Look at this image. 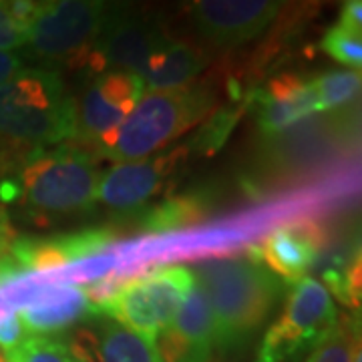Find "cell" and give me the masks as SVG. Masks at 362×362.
<instances>
[{
  "label": "cell",
  "instance_id": "obj_1",
  "mask_svg": "<svg viewBox=\"0 0 362 362\" xmlns=\"http://www.w3.org/2000/svg\"><path fill=\"white\" fill-rule=\"evenodd\" d=\"M77 135V105L51 69H23L0 85V181Z\"/></svg>",
  "mask_w": 362,
  "mask_h": 362
},
{
  "label": "cell",
  "instance_id": "obj_2",
  "mask_svg": "<svg viewBox=\"0 0 362 362\" xmlns=\"http://www.w3.org/2000/svg\"><path fill=\"white\" fill-rule=\"evenodd\" d=\"M97 153L65 141L33 157L13 177L14 202L40 228L93 214L101 181Z\"/></svg>",
  "mask_w": 362,
  "mask_h": 362
},
{
  "label": "cell",
  "instance_id": "obj_3",
  "mask_svg": "<svg viewBox=\"0 0 362 362\" xmlns=\"http://www.w3.org/2000/svg\"><path fill=\"white\" fill-rule=\"evenodd\" d=\"M216 322L220 350L244 346L284 294V282L254 258H207L194 268Z\"/></svg>",
  "mask_w": 362,
  "mask_h": 362
},
{
  "label": "cell",
  "instance_id": "obj_4",
  "mask_svg": "<svg viewBox=\"0 0 362 362\" xmlns=\"http://www.w3.org/2000/svg\"><path fill=\"white\" fill-rule=\"evenodd\" d=\"M216 107L218 89L209 78L189 83L181 89L143 93L99 156L109 157L115 163L156 156V151L202 123Z\"/></svg>",
  "mask_w": 362,
  "mask_h": 362
},
{
  "label": "cell",
  "instance_id": "obj_5",
  "mask_svg": "<svg viewBox=\"0 0 362 362\" xmlns=\"http://www.w3.org/2000/svg\"><path fill=\"white\" fill-rule=\"evenodd\" d=\"M109 4L95 0L39 2L37 14L26 26V51L42 69L66 66L78 71L85 65L101 33Z\"/></svg>",
  "mask_w": 362,
  "mask_h": 362
},
{
  "label": "cell",
  "instance_id": "obj_6",
  "mask_svg": "<svg viewBox=\"0 0 362 362\" xmlns=\"http://www.w3.org/2000/svg\"><path fill=\"white\" fill-rule=\"evenodd\" d=\"M332 294L316 278L292 284L286 308L262 340L256 362H300L337 324Z\"/></svg>",
  "mask_w": 362,
  "mask_h": 362
},
{
  "label": "cell",
  "instance_id": "obj_7",
  "mask_svg": "<svg viewBox=\"0 0 362 362\" xmlns=\"http://www.w3.org/2000/svg\"><path fill=\"white\" fill-rule=\"evenodd\" d=\"M171 35L165 25L125 4H109L101 33L81 73L97 77L107 71H123L141 78L149 59Z\"/></svg>",
  "mask_w": 362,
  "mask_h": 362
},
{
  "label": "cell",
  "instance_id": "obj_8",
  "mask_svg": "<svg viewBox=\"0 0 362 362\" xmlns=\"http://www.w3.org/2000/svg\"><path fill=\"white\" fill-rule=\"evenodd\" d=\"M195 284V274L187 266H165L125 280L107 308V316L143 337L156 340L173 322L175 314Z\"/></svg>",
  "mask_w": 362,
  "mask_h": 362
},
{
  "label": "cell",
  "instance_id": "obj_9",
  "mask_svg": "<svg viewBox=\"0 0 362 362\" xmlns=\"http://www.w3.org/2000/svg\"><path fill=\"white\" fill-rule=\"evenodd\" d=\"M354 137V109L346 107L314 115L298 123L290 131L262 139L264 173L268 180H288L294 173H304V168L334 156Z\"/></svg>",
  "mask_w": 362,
  "mask_h": 362
},
{
  "label": "cell",
  "instance_id": "obj_10",
  "mask_svg": "<svg viewBox=\"0 0 362 362\" xmlns=\"http://www.w3.org/2000/svg\"><path fill=\"white\" fill-rule=\"evenodd\" d=\"M143 93L141 78L123 71H107L90 78V85L77 105V135L73 141L89 147L99 156Z\"/></svg>",
  "mask_w": 362,
  "mask_h": 362
},
{
  "label": "cell",
  "instance_id": "obj_11",
  "mask_svg": "<svg viewBox=\"0 0 362 362\" xmlns=\"http://www.w3.org/2000/svg\"><path fill=\"white\" fill-rule=\"evenodd\" d=\"M187 156V147L181 145L161 156L117 163L101 175L97 202L119 218L141 216L145 206L163 189L169 177L183 168Z\"/></svg>",
  "mask_w": 362,
  "mask_h": 362
},
{
  "label": "cell",
  "instance_id": "obj_12",
  "mask_svg": "<svg viewBox=\"0 0 362 362\" xmlns=\"http://www.w3.org/2000/svg\"><path fill=\"white\" fill-rule=\"evenodd\" d=\"M282 6L284 2L272 0H195L187 4L185 13L207 42L235 49L264 35Z\"/></svg>",
  "mask_w": 362,
  "mask_h": 362
},
{
  "label": "cell",
  "instance_id": "obj_13",
  "mask_svg": "<svg viewBox=\"0 0 362 362\" xmlns=\"http://www.w3.org/2000/svg\"><path fill=\"white\" fill-rule=\"evenodd\" d=\"M246 107L256 111V125L262 139L280 135L310 117L320 115L310 81L294 73H282L270 78L266 87L252 89Z\"/></svg>",
  "mask_w": 362,
  "mask_h": 362
},
{
  "label": "cell",
  "instance_id": "obj_14",
  "mask_svg": "<svg viewBox=\"0 0 362 362\" xmlns=\"http://www.w3.org/2000/svg\"><path fill=\"white\" fill-rule=\"evenodd\" d=\"M328 246V233L318 221L286 223L264 240L258 250H250V256L264 264L282 282H298L320 259Z\"/></svg>",
  "mask_w": 362,
  "mask_h": 362
},
{
  "label": "cell",
  "instance_id": "obj_15",
  "mask_svg": "<svg viewBox=\"0 0 362 362\" xmlns=\"http://www.w3.org/2000/svg\"><path fill=\"white\" fill-rule=\"evenodd\" d=\"M73 349L83 362H161L156 340L119 322H101L95 330H81Z\"/></svg>",
  "mask_w": 362,
  "mask_h": 362
},
{
  "label": "cell",
  "instance_id": "obj_16",
  "mask_svg": "<svg viewBox=\"0 0 362 362\" xmlns=\"http://www.w3.org/2000/svg\"><path fill=\"white\" fill-rule=\"evenodd\" d=\"M209 63L207 52L189 40L169 39L149 59L143 73V87L151 90H173L189 85Z\"/></svg>",
  "mask_w": 362,
  "mask_h": 362
},
{
  "label": "cell",
  "instance_id": "obj_17",
  "mask_svg": "<svg viewBox=\"0 0 362 362\" xmlns=\"http://www.w3.org/2000/svg\"><path fill=\"white\" fill-rule=\"evenodd\" d=\"M85 312H89V306L83 290L77 286H66L39 296L18 312V316L25 330L45 337L69 328L85 316Z\"/></svg>",
  "mask_w": 362,
  "mask_h": 362
},
{
  "label": "cell",
  "instance_id": "obj_18",
  "mask_svg": "<svg viewBox=\"0 0 362 362\" xmlns=\"http://www.w3.org/2000/svg\"><path fill=\"white\" fill-rule=\"evenodd\" d=\"M211 206H214V197L204 189L187 192L177 197H169L159 206L151 207L149 211H143L139 216L141 228L145 232L151 233L181 230V228H187L197 221L206 220Z\"/></svg>",
  "mask_w": 362,
  "mask_h": 362
},
{
  "label": "cell",
  "instance_id": "obj_19",
  "mask_svg": "<svg viewBox=\"0 0 362 362\" xmlns=\"http://www.w3.org/2000/svg\"><path fill=\"white\" fill-rule=\"evenodd\" d=\"M169 328L197 349H214V338H216L214 312H211L204 288L197 284V280L183 300L180 312L175 314Z\"/></svg>",
  "mask_w": 362,
  "mask_h": 362
},
{
  "label": "cell",
  "instance_id": "obj_20",
  "mask_svg": "<svg viewBox=\"0 0 362 362\" xmlns=\"http://www.w3.org/2000/svg\"><path fill=\"white\" fill-rule=\"evenodd\" d=\"M314 95L318 99L320 113L340 111L352 107L361 93V73L358 71H328L310 78Z\"/></svg>",
  "mask_w": 362,
  "mask_h": 362
},
{
  "label": "cell",
  "instance_id": "obj_21",
  "mask_svg": "<svg viewBox=\"0 0 362 362\" xmlns=\"http://www.w3.org/2000/svg\"><path fill=\"white\" fill-rule=\"evenodd\" d=\"M358 326L352 318H340L326 332L322 340L312 349L306 362H352L356 350H361Z\"/></svg>",
  "mask_w": 362,
  "mask_h": 362
},
{
  "label": "cell",
  "instance_id": "obj_22",
  "mask_svg": "<svg viewBox=\"0 0 362 362\" xmlns=\"http://www.w3.org/2000/svg\"><path fill=\"white\" fill-rule=\"evenodd\" d=\"M6 362H83L73 346L65 340L51 337L23 338L13 350L6 352Z\"/></svg>",
  "mask_w": 362,
  "mask_h": 362
},
{
  "label": "cell",
  "instance_id": "obj_23",
  "mask_svg": "<svg viewBox=\"0 0 362 362\" xmlns=\"http://www.w3.org/2000/svg\"><path fill=\"white\" fill-rule=\"evenodd\" d=\"M244 107H235V109H220L216 115L211 117L207 121L206 125L202 129L195 133V137L192 141L187 143V151H195V153H204V156H211L220 149L221 145L226 143L228 135L232 133V129L235 127L238 119L242 115Z\"/></svg>",
  "mask_w": 362,
  "mask_h": 362
},
{
  "label": "cell",
  "instance_id": "obj_24",
  "mask_svg": "<svg viewBox=\"0 0 362 362\" xmlns=\"http://www.w3.org/2000/svg\"><path fill=\"white\" fill-rule=\"evenodd\" d=\"M320 49L334 61L346 65L350 71H361L362 65V37L344 26L337 25L326 30L320 40Z\"/></svg>",
  "mask_w": 362,
  "mask_h": 362
},
{
  "label": "cell",
  "instance_id": "obj_25",
  "mask_svg": "<svg viewBox=\"0 0 362 362\" xmlns=\"http://www.w3.org/2000/svg\"><path fill=\"white\" fill-rule=\"evenodd\" d=\"M115 238L117 233L113 228H89V230H81V232L57 235V242L65 252L66 259L75 262V259L87 258V256H93L107 246H111L115 242Z\"/></svg>",
  "mask_w": 362,
  "mask_h": 362
},
{
  "label": "cell",
  "instance_id": "obj_26",
  "mask_svg": "<svg viewBox=\"0 0 362 362\" xmlns=\"http://www.w3.org/2000/svg\"><path fill=\"white\" fill-rule=\"evenodd\" d=\"M125 284V280H121L115 274H109L105 278H99V280H93L89 284H85L81 290L87 298V306H89V312H95V314H105L107 308L111 306V302L115 300V296L119 294L121 286Z\"/></svg>",
  "mask_w": 362,
  "mask_h": 362
},
{
  "label": "cell",
  "instance_id": "obj_27",
  "mask_svg": "<svg viewBox=\"0 0 362 362\" xmlns=\"http://www.w3.org/2000/svg\"><path fill=\"white\" fill-rule=\"evenodd\" d=\"M26 45V26L14 18L8 2H0V51L14 52Z\"/></svg>",
  "mask_w": 362,
  "mask_h": 362
},
{
  "label": "cell",
  "instance_id": "obj_28",
  "mask_svg": "<svg viewBox=\"0 0 362 362\" xmlns=\"http://www.w3.org/2000/svg\"><path fill=\"white\" fill-rule=\"evenodd\" d=\"M23 338H25V328H23L18 312H4V314H0V346L8 352Z\"/></svg>",
  "mask_w": 362,
  "mask_h": 362
},
{
  "label": "cell",
  "instance_id": "obj_29",
  "mask_svg": "<svg viewBox=\"0 0 362 362\" xmlns=\"http://www.w3.org/2000/svg\"><path fill=\"white\" fill-rule=\"evenodd\" d=\"M361 8H362L361 0H349V2L344 4L342 13H340V21H338V25L344 26V28H349V30H352V33H362Z\"/></svg>",
  "mask_w": 362,
  "mask_h": 362
},
{
  "label": "cell",
  "instance_id": "obj_30",
  "mask_svg": "<svg viewBox=\"0 0 362 362\" xmlns=\"http://www.w3.org/2000/svg\"><path fill=\"white\" fill-rule=\"evenodd\" d=\"M23 65H25V59L18 52L0 51V85L14 77L18 71H23Z\"/></svg>",
  "mask_w": 362,
  "mask_h": 362
},
{
  "label": "cell",
  "instance_id": "obj_31",
  "mask_svg": "<svg viewBox=\"0 0 362 362\" xmlns=\"http://www.w3.org/2000/svg\"><path fill=\"white\" fill-rule=\"evenodd\" d=\"M14 238H16V233L13 232V228H11V223H8L6 214H2V211H0V259L8 256Z\"/></svg>",
  "mask_w": 362,
  "mask_h": 362
},
{
  "label": "cell",
  "instance_id": "obj_32",
  "mask_svg": "<svg viewBox=\"0 0 362 362\" xmlns=\"http://www.w3.org/2000/svg\"><path fill=\"white\" fill-rule=\"evenodd\" d=\"M0 362H6V361H4V356H2V354H0Z\"/></svg>",
  "mask_w": 362,
  "mask_h": 362
}]
</instances>
